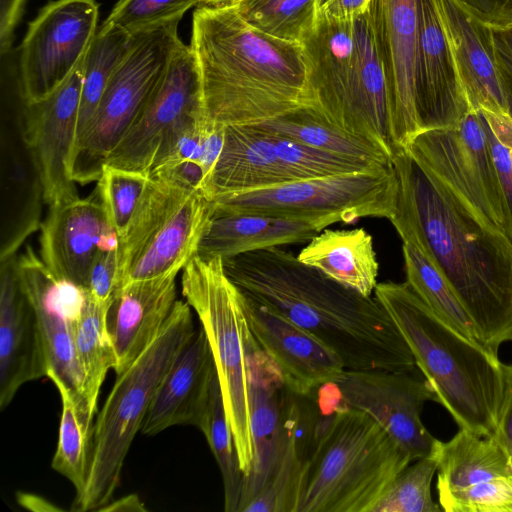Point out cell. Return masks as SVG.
Listing matches in <instances>:
<instances>
[{"label": "cell", "mask_w": 512, "mask_h": 512, "mask_svg": "<svg viewBox=\"0 0 512 512\" xmlns=\"http://www.w3.org/2000/svg\"><path fill=\"white\" fill-rule=\"evenodd\" d=\"M392 164L398 195L389 221L446 279L481 344L498 354L512 341V238L490 219L448 129L418 134Z\"/></svg>", "instance_id": "obj_1"}, {"label": "cell", "mask_w": 512, "mask_h": 512, "mask_svg": "<svg viewBox=\"0 0 512 512\" xmlns=\"http://www.w3.org/2000/svg\"><path fill=\"white\" fill-rule=\"evenodd\" d=\"M239 291L308 331L345 369L414 372L413 355L375 296L351 289L271 247L223 259Z\"/></svg>", "instance_id": "obj_2"}, {"label": "cell", "mask_w": 512, "mask_h": 512, "mask_svg": "<svg viewBox=\"0 0 512 512\" xmlns=\"http://www.w3.org/2000/svg\"><path fill=\"white\" fill-rule=\"evenodd\" d=\"M190 46L208 124L254 125L310 104L303 45L254 28L233 5L198 6Z\"/></svg>", "instance_id": "obj_3"}, {"label": "cell", "mask_w": 512, "mask_h": 512, "mask_svg": "<svg viewBox=\"0 0 512 512\" xmlns=\"http://www.w3.org/2000/svg\"><path fill=\"white\" fill-rule=\"evenodd\" d=\"M324 413L311 425L296 512H370L413 462L368 414L346 405L333 383L318 390Z\"/></svg>", "instance_id": "obj_4"}, {"label": "cell", "mask_w": 512, "mask_h": 512, "mask_svg": "<svg viewBox=\"0 0 512 512\" xmlns=\"http://www.w3.org/2000/svg\"><path fill=\"white\" fill-rule=\"evenodd\" d=\"M374 296L404 338L435 401L460 429L494 437L504 398L498 354L439 317L406 282L378 283Z\"/></svg>", "instance_id": "obj_5"}, {"label": "cell", "mask_w": 512, "mask_h": 512, "mask_svg": "<svg viewBox=\"0 0 512 512\" xmlns=\"http://www.w3.org/2000/svg\"><path fill=\"white\" fill-rule=\"evenodd\" d=\"M302 45L309 107L331 125L376 144L392 158L388 84L369 8L348 20L318 15Z\"/></svg>", "instance_id": "obj_6"}, {"label": "cell", "mask_w": 512, "mask_h": 512, "mask_svg": "<svg viewBox=\"0 0 512 512\" xmlns=\"http://www.w3.org/2000/svg\"><path fill=\"white\" fill-rule=\"evenodd\" d=\"M191 306L177 300L157 338L119 375L92 428L86 486L73 511H99L119 485L122 467L171 364L195 333Z\"/></svg>", "instance_id": "obj_7"}, {"label": "cell", "mask_w": 512, "mask_h": 512, "mask_svg": "<svg viewBox=\"0 0 512 512\" xmlns=\"http://www.w3.org/2000/svg\"><path fill=\"white\" fill-rule=\"evenodd\" d=\"M182 294L201 323L214 358L226 417L240 467L254 460L250 426L247 343L251 335L243 296L225 273L220 257L194 256L183 268Z\"/></svg>", "instance_id": "obj_8"}, {"label": "cell", "mask_w": 512, "mask_h": 512, "mask_svg": "<svg viewBox=\"0 0 512 512\" xmlns=\"http://www.w3.org/2000/svg\"><path fill=\"white\" fill-rule=\"evenodd\" d=\"M213 208L202 193L150 176L125 234L116 239V289L183 270L197 255Z\"/></svg>", "instance_id": "obj_9"}, {"label": "cell", "mask_w": 512, "mask_h": 512, "mask_svg": "<svg viewBox=\"0 0 512 512\" xmlns=\"http://www.w3.org/2000/svg\"><path fill=\"white\" fill-rule=\"evenodd\" d=\"M179 21L133 35L93 117L68 163L70 178L81 185L96 181L103 167L142 111L180 41Z\"/></svg>", "instance_id": "obj_10"}, {"label": "cell", "mask_w": 512, "mask_h": 512, "mask_svg": "<svg viewBox=\"0 0 512 512\" xmlns=\"http://www.w3.org/2000/svg\"><path fill=\"white\" fill-rule=\"evenodd\" d=\"M393 164L308 178L222 197L218 209L290 218L336 216L343 223L364 217L390 220L397 208Z\"/></svg>", "instance_id": "obj_11"}, {"label": "cell", "mask_w": 512, "mask_h": 512, "mask_svg": "<svg viewBox=\"0 0 512 512\" xmlns=\"http://www.w3.org/2000/svg\"><path fill=\"white\" fill-rule=\"evenodd\" d=\"M1 55V216L0 261L17 254L40 229L44 186L26 131L17 49Z\"/></svg>", "instance_id": "obj_12"}, {"label": "cell", "mask_w": 512, "mask_h": 512, "mask_svg": "<svg viewBox=\"0 0 512 512\" xmlns=\"http://www.w3.org/2000/svg\"><path fill=\"white\" fill-rule=\"evenodd\" d=\"M98 15L95 0H55L29 22L17 48L28 104L49 96L79 65L97 32Z\"/></svg>", "instance_id": "obj_13"}, {"label": "cell", "mask_w": 512, "mask_h": 512, "mask_svg": "<svg viewBox=\"0 0 512 512\" xmlns=\"http://www.w3.org/2000/svg\"><path fill=\"white\" fill-rule=\"evenodd\" d=\"M412 373L344 369L333 384L346 405L372 417L416 461L433 455L438 439L421 420L425 403L435 396Z\"/></svg>", "instance_id": "obj_14"}, {"label": "cell", "mask_w": 512, "mask_h": 512, "mask_svg": "<svg viewBox=\"0 0 512 512\" xmlns=\"http://www.w3.org/2000/svg\"><path fill=\"white\" fill-rule=\"evenodd\" d=\"M196 114L202 115L199 67L190 44L180 40L139 116L104 166L150 176L166 134L181 120Z\"/></svg>", "instance_id": "obj_15"}, {"label": "cell", "mask_w": 512, "mask_h": 512, "mask_svg": "<svg viewBox=\"0 0 512 512\" xmlns=\"http://www.w3.org/2000/svg\"><path fill=\"white\" fill-rule=\"evenodd\" d=\"M21 284L37 313L48 372L55 374L74 395L84 425L92 430L84 411L83 376L79 366L73 321L84 290L58 278L31 246L16 258Z\"/></svg>", "instance_id": "obj_16"}, {"label": "cell", "mask_w": 512, "mask_h": 512, "mask_svg": "<svg viewBox=\"0 0 512 512\" xmlns=\"http://www.w3.org/2000/svg\"><path fill=\"white\" fill-rule=\"evenodd\" d=\"M371 22L385 71L394 152L420 133L417 116V0H371Z\"/></svg>", "instance_id": "obj_17"}, {"label": "cell", "mask_w": 512, "mask_h": 512, "mask_svg": "<svg viewBox=\"0 0 512 512\" xmlns=\"http://www.w3.org/2000/svg\"><path fill=\"white\" fill-rule=\"evenodd\" d=\"M247 373L254 460L249 474L244 476L237 512H243L266 486L281 460L288 439L293 398L280 370L258 345L252 332L247 343Z\"/></svg>", "instance_id": "obj_18"}, {"label": "cell", "mask_w": 512, "mask_h": 512, "mask_svg": "<svg viewBox=\"0 0 512 512\" xmlns=\"http://www.w3.org/2000/svg\"><path fill=\"white\" fill-rule=\"evenodd\" d=\"M84 59L85 56L54 92L26 106L27 137L42 176L45 204L49 206L79 198L68 163L76 139Z\"/></svg>", "instance_id": "obj_19"}, {"label": "cell", "mask_w": 512, "mask_h": 512, "mask_svg": "<svg viewBox=\"0 0 512 512\" xmlns=\"http://www.w3.org/2000/svg\"><path fill=\"white\" fill-rule=\"evenodd\" d=\"M242 296L255 340L276 364L292 393L311 395L343 372L339 357L320 340L276 311Z\"/></svg>", "instance_id": "obj_20"}, {"label": "cell", "mask_w": 512, "mask_h": 512, "mask_svg": "<svg viewBox=\"0 0 512 512\" xmlns=\"http://www.w3.org/2000/svg\"><path fill=\"white\" fill-rule=\"evenodd\" d=\"M459 89L475 109L508 113L505 81L476 9L466 0H432Z\"/></svg>", "instance_id": "obj_21"}, {"label": "cell", "mask_w": 512, "mask_h": 512, "mask_svg": "<svg viewBox=\"0 0 512 512\" xmlns=\"http://www.w3.org/2000/svg\"><path fill=\"white\" fill-rule=\"evenodd\" d=\"M40 230V257L45 265L84 291L98 251L116 238L99 197L93 195L49 206Z\"/></svg>", "instance_id": "obj_22"}, {"label": "cell", "mask_w": 512, "mask_h": 512, "mask_svg": "<svg viewBox=\"0 0 512 512\" xmlns=\"http://www.w3.org/2000/svg\"><path fill=\"white\" fill-rule=\"evenodd\" d=\"M17 254L0 263V408L21 386L47 376L49 364L35 308L16 268Z\"/></svg>", "instance_id": "obj_23"}, {"label": "cell", "mask_w": 512, "mask_h": 512, "mask_svg": "<svg viewBox=\"0 0 512 512\" xmlns=\"http://www.w3.org/2000/svg\"><path fill=\"white\" fill-rule=\"evenodd\" d=\"M216 373L212 350L201 327L187 341L165 374L140 431L153 436L176 425L199 428Z\"/></svg>", "instance_id": "obj_24"}, {"label": "cell", "mask_w": 512, "mask_h": 512, "mask_svg": "<svg viewBox=\"0 0 512 512\" xmlns=\"http://www.w3.org/2000/svg\"><path fill=\"white\" fill-rule=\"evenodd\" d=\"M417 3L416 88L420 133L436 129H455L472 106L456 84L433 1L417 0Z\"/></svg>", "instance_id": "obj_25"}, {"label": "cell", "mask_w": 512, "mask_h": 512, "mask_svg": "<svg viewBox=\"0 0 512 512\" xmlns=\"http://www.w3.org/2000/svg\"><path fill=\"white\" fill-rule=\"evenodd\" d=\"M177 275L132 281L115 290L107 328L117 358L116 375L128 369L164 327L177 302Z\"/></svg>", "instance_id": "obj_26"}, {"label": "cell", "mask_w": 512, "mask_h": 512, "mask_svg": "<svg viewBox=\"0 0 512 512\" xmlns=\"http://www.w3.org/2000/svg\"><path fill=\"white\" fill-rule=\"evenodd\" d=\"M300 180L279 154L272 133L255 125L224 129V144L204 195L222 197Z\"/></svg>", "instance_id": "obj_27"}, {"label": "cell", "mask_w": 512, "mask_h": 512, "mask_svg": "<svg viewBox=\"0 0 512 512\" xmlns=\"http://www.w3.org/2000/svg\"><path fill=\"white\" fill-rule=\"evenodd\" d=\"M337 222L341 220L336 216L290 218L226 211L214 206L197 256L225 259L260 249L305 243Z\"/></svg>", "instance_id": "obj_28"}, {"label": "cell", "mask_w": 512, "mask_h": 512, "mask_svg": "<svg viewBox=\"0 0 512 512\" xmlns=\"http://www.w3.org/2000/svg\"><path fill=\"white\" fill-rule=\"evenodd\" d=\"M438 494L477 489L500 477L512 476V457L494 438L465 429L447 442L437 441Z\"/></svg>", "instance_id": "obj_29"}, {"label": "cell", "mask_w": 512, "mask_h": 512, "mask_svg": "<svg viewBox=\"0 0 512 512\" xmlns=\"http://www.w3.org/2000/svg\"><path fill=\"white\" fill-rule=\"evenodd\" d=\"M307 243L297 255L301 262L363 295L374 293L379 264L365 229H324Z\"/></svg>", "instance_id": "obj_30"}, {"label": "cell", "mask_w": 512, "mask_h": 512, "mask_svg": "<svg viewBox=\"0 0 512 512\" xmlns=\"http://www.w3.org/2000/svg\"><path fill=\"white\" fill-rule=\"evenodd\" d=\"M109 306L95 301L84 291L73 321L76 354L83 376L84 411L91 425L102 383L117 363L107 328Z\"/></svg>", "instance_id": "obj_31"}, {"label": "cell", "mask_w": 512, "mask_h": 512, "mask_svg": "<svg viewBox=\"0 0 512 512\" xmlns=\"http://www.w3.org/2000/svg\"><path fill=\"white\" fill-rule=\"evenodd\" d=\"M254 125L327 153L377 164L392 163V158L382 148L331 125L309 106Z\"/></svg>", "instance_id": "obj_32"}, {"label": "cell", "mask_w": 512, "mask_h": 512, "mask_svg": "<svg viewBox=\"0 0 512 512\" xmlns=\"http://www.w3.org/2000/svg\"><path fill=\"white\" fill-rule=\"evenodd\" d=\"M449 132L461 162L478 185L496 223L512 238L510 212L480 111L471 107L459 127Z\"/></svg>", "instance_id": "obj_33"}, {"label": "cell", "mask_w": 512, "mask_h": 512, "mask_svg": "<svg viewBox=\"0 0 512 512\" xmlns=\"http://www.w3.org/2000/svg\"><path fill=\"white\" fill-rule=\"evenodd\" d=\"M132 37L114 25L102 23L97 29L84 59L74 147L86 131L110 78L130 46Z\"/></svg>", "instance_id": "obj_34"}, {"label": "cell", "mask_w": 512, "mask_h": 512, "mask_svg": "<svg viewBox=\"0 0 512 512\" xmlns=\"http://www.w3.org/2000/svg\"><path fill=\"white\" fill-rule=\"evenodd\" d=\"M406 283L439 317L469 339L481 344L466 309L446 279L414 245L403 242Z\"/></svg>", "instance_id": "obj_35"}, {"label": "cell", "mask_w": 512, "mask_h": 512, "mask_svg": "<svg viewBox=\"0 0 512 512\" xmlns=\"http://www.w3.org/2000/svg\"><path fill=\"white\" fill-rule=\"evenodd\" d=\"M47 377L58 389L62 403L58 443L51 466L73 484L79 496L88 478L92 431L84 425L76 399L62 380L50 371Z\"/></svg>", "instance_id": "obj_36"}, {"label": "cell", "mask_w": 512, "mask_h": 512, "mask_svg": "<svg viewBox=\"0 0 512 512\" xmlns=\"http://www.w3.org/2000/svg\"><path fill=\"white\" fill-rule=\"evenodd\" d=\"M233 6L254 28L303 44L316 26L319 0H239Z\"/></svg>", "instance_id": "obj_37"}, {"label": "cell", "mask_w": 512, "mask_h": 512, "mask_svg": "<svg viewBox=\"0 0 512 512\" xmlns=\"http://www.w3.org/2000/svg\"><path fill=\"white\" fill-rule=\"evenodd\" d=\"M199 429L205 435L222 475L224 510L237 512L245 475L240 467L233 434L226 417L217 373Z\"/></svg>", "instance_id": "obj_38"}, {"label": "cell", "mask_w": 512, "mask_h": 512, "mask_svg": "<svg viewBox=\"0 0 512 512\" xmlns=\"http://www.w3.org/2000/svg\"><path fill=\"white\" fill-rule=\"evenodd\" d=\"M437 471L433 455L408 465L389 485L370 512H439L441 506L431 495L432 478Z\"/></svg>", "instance_id": "obj_39"}, {"label": "cell", "mask_w": 512, "mask_h": 512, "mask_svg": "<svg viewBox=\"0 0 512 512\" xmlns=\"http://www.w3.org/2000/svg\"><path fill=\"white\" fill-rule=\"evenodd\" d=\"M150 176L104 166L98 181V197L116 239L123 237Z\"/></svg>", "instance_id": "obj_40"}, {"label": "cell", "mask_w": 512, "mask_h": 512, "mask_svg": "<svg viewBox=\"0 0 512 512\" xmlns=\"http://www.w3.org/2000/svg\"><path fill=\"white\" fill-rule=\"evenodd\" d=\"M199 0H119L104 24L117 26L130 35L182 19Z\"/></svg>", "instance_id": "obj_41"}, {"label": "cell", "mask_w": 512, "mask_h": 512, "mask_svg": "<svg viewBox=\"0 0 512 512\" xmlns=\"http://www.w3.org/2000/svg\"><path fill=\"white\" fill-rule=\"evenodd\" d=\"M438 500L445 512H512V476L473 490L438 494Z\"/></svg>", "instance_id": "obj_42"}, {"label": "cell", "mask_w": 512, "mask_h": 512, "mask_svg": "<svg viewBox=\"0 0 512 512\" xmlns=\"http://www.w3.org/2000/svg\"><path fill=\"white\" fill-rule=\"evenodd\" d=\"M204 127L201 114L188 116L173 127L156 152L150 175L184 161L197 162Z\"/></svg>", "instance_id": "obj_43"}, {"label": "cell", "mask_w": 512, "mask_h": 512, "mask_svg": "<svg viewBox=\"0 0 512 512\" xmlns=\"http://www.w3.org/2000/svg\"><path fill=\"white\" fill-rule=\"evenodd\" d=\"M479 111L512 221V118L505 112Z\"/></svg>", "instance_id": "obj_44"}, {"label": "cell", "mask_w": 512, "mask_h": 512, "mask_svg": "<svg viewBox=\"0 0 512 512\" xmlns=\"http://www.w3.org/2000/svg\"><path fill=\"white\" fill-rule=\"evenodd\" d=\"M118 250L116 242L102 247L90 270L87 294L95 301L110 305L117 287Z\"/></svg>", "instance_id": "obj_45"}, {"label": "cell", "mask_w": 512, "mask_h": 512, "mask_svg": "<svg viewBox=\"0 0 512 512\" xmlns=\"http://www.w3.org/2000/svg\"><path fill=\"white\" fill-rule=\"evenodd\" d=\"M224 129L225 127L215 126L205 122L200 151L197 158V162L201 165L205 176L203 194L223 148Z\"/></svg>", "instance_id": "obj_46"}, {"label": "cell", "mask_w": 512, "mask_h": 512, "mask_svg": "<svg viewBox=\"0 0 512 512\" xmlns=\"http://www.w3.org/2000/svg\"><path fill=\"white\" fill-rule=\"evenodd\" d=\"M150 176L163 177L184 188L203 194L204 171L201 165L194 160L184 161L171 167L158 170Z\"/></svg>", "instance_id": "obj_47"}, {"label": "cell", "mask_w": 512, "mask_h": 512, "mask_svg": "<svg viewBox=\"0 0 512 512\" xmlns=\"http://www.w3.org/2000/svg\"><path fill=\"white\" fill-rule=\"evenodd\" d=\"M504 398L494 438L512 457V364H503Z\"/></svg>", "instance_id": "obj_48"}, {"label": "cell", "mask_w": 512, "mask_h": 512, "mask_svg": "<svg viewBox=\"0 0 512 512\" xmlns=\"http://www.w3.org/2000/svg\"><path fill=\"white\" fill-rule=\"evenodd\" d=\"M26 0H0V53L13 48L14 32L24 12Z\"/></svg>", "instance_id": "obj_49"}, {"label": "cell", "mask_w": 512, "mask_h": 512, "mask_svg": "<svg viewBox=\"0 0 512 512\" xmlns=\"http://www.w3.org/2000/svg\"><path fill=\"white\" fill-rule=\"evenodd\" d=\"M485 33L488 45L505 81L508 99V114L512 118V55L494 31L485 29Z\"/></svg>", "instance_id": "obj_50"}, {"label": "cell", "mask_w": 512, "mask_h": 512, "mask_svg": "<svg viewBox=\"0 0 512 512\" xmlns=\"http://www.w3.org/2000/svg\"><path fill=\"white\" fill-rule=\"evenodd\" d=\"M371 0H327L319 6L318 15L335 19H354L365 13Z\"/></svg>", "instance_id": "obj_51"}, {"label": "cell", "mask_w": 512, "mask_h": 512, "mask_svg": "<svg viewBox=\"0 0 512 512\" xmlns=\"http://www.w3.org/2000/svg\"><path fill=\"white\" fill-rule=\"evenodd\" d=\"M480 25L492 31H512V9L497 13V16H486L476 9Z\"/></svg>", "instance_id": "obj_52"}, {"label": "cell", "mask_w": 512, "mask_h": 512, "mask_svg": "<svg viewBox=\"0 0 512 512\" xmlns=\"http://www.w3.org/2000/svg\"><path fill=\"white\" fill-rule=\"evenodd\" d=\"M99 511H113V512H122V511H147L145 504L141 501V499L136 494H130L119 498L113 502H109L105 506L99 509Z\"/></svg>", "instance_id": "obj_53"}, {"label": "cell", "mask_w": 512, "mask_h": 512, "mask_svg": "<svg viewBox=\"0 0 512 512\" xmlns=\"http://www.w3.org/2000/svg\"><path fill=\"white\" fill-rule=\"evenodd\" d=\"M239 0H199L198 6H209V7H217V6H227L234 5Z\"/></svg>", "instance_id": "obj_54"}, {"label": "cell", "mask_w": 512, "mask_h": 512, "mask_svg": "<svg viewBox=\"0 0 512 512\" xmlns=\"http://www.w3.org/2000/svg\"><path fill=\"white\" fill-rule=\"evenodd\" d=\"M494 32L499 36V38L501 39L503 44L506 46V48L509 50V52L512 55V31H506V32L494 31Z\"/></svg>", "instance_id": "obj_55"}]
</instances>
